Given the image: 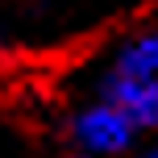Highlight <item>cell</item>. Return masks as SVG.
<instances>
[{"label": "cell", "mask_w": 158, "mask_h": 158, "mask_svg": "<svg viewBox=\"0 0 158 158\" xmlns=\"http://www.w3.org/2000/svg\"><path fill=\"white\" fill-rule=\"evenodd\" d=\"M142 129L125 117L112 100L96 96V100L79 104L67 117V142L75 154H92V158H125L137 150Z\"/></svg>", "instance_id": "1"}, {"label": "cell", "mask_w": 158, "mask_h": 158, "mask_svg": "<svg viewBox=\"0 0 158 158\" xmlns=\"http://www.w3.org/2000/svg\"><path fill=\"white\" fill-rule=\"evenodd\" d=\"M67 158H92V154H75V150H71V154H67Z\"/></svg>", "instance_id": "5"}, {"label": "cell", "mask_w": 158, "mask_h": 158, "mask_svg": "<svg viewBox=\"0 0 158 158\" xmlns=\"http://www.w3.org/2000/svg\"><path fill=\"white\" fill-rule=\"evenodd\" d=\"M112 67H117V71H129V75L158 79V25L129 33L117 46V54H112Z\"/></svg>", "instance_id": "3"}, {"label": "cell", "mask_w": 158, "mask_h": 158, "mask_svg": "<svg viewBox=\"0 0 158 158\" xmlns=\"http://www.w3.org/2000/svg\"><path fill=\"white\" fill-rule=\"evenodd\" d=\"M133 158H158V142H154V146H146V150H137Z\"/></svg>", "instance_id": "4"}, {"label": "cell", "mask_w": 158, "mask_h": 158, "mask_svg": "<svg viewBox=\"0 0 158 158\" xmlns=\"http://www.w3.org/2000/svg\"><path fill=\"white\" fill-rule=\"evenodd\" d=\"M96 96L112 100L142 133H158V79H150V75H129V71L108 67V75L100 79Z\"/></svg>", "instance_id": "2"}]
</instances>
